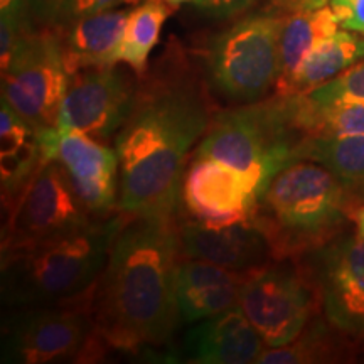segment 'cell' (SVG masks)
Listing matches in <instances>:
<instances>
[{
  "label": "cell",
  "mask_w": 364,
  "mask_h": 364,
  "mask_svg": "<svg viewBox=\"0 0 364 364\" xmlns=\"http://www.w3.org/2000/svg\"><path fill=\"white\" fill-rule=\"evenodd\" d=\"M339 26L364 36V0H329Z\"/></svg>",
  "instance_id": "29"
},
{
  "label": "cell",
  "mask_w": 364,
  "mask_h": 364,
  "mask_svg": "<svg viewBox=\"0 0 364 364\" xmlns=\"http://www.w3.org/2000/svg\"><path fill=\"white\" fill-rule=\"evenodd\" d=\"M136 86L139 81L118 63L73 73L56 129L78 130L113 144L134 107Z\"/></svg>",
  "instance_id": "11"
},
{
  "label": "cell",
  "mask_w": 364,
  "mask_h": 364,
  "mask_svg": "<svg viewBox=\"0 0 364 364\" xmlns=\"http://www.w3.org/2000/svg\"><path fill=\"white\" fill-rule=\"evenodd\" d=\"M338 344L331 339L326 329H304L302 334L290 344L282 348H267L258 363L297 364V363H324L339 358Z\"/></svg>",
  "instance_id": "26"
},
{
  "label": "cell",
  "mask_w": 364,
  "mask_h": 364,
  "mask_svg": "<svg viewBox=\"0 0 364 364\" xmlns=\"http://www.w3.org/2000/svg\"><path fill=\"white\" fill-rule=\"evenodd\" d=\"M257 0H193V6L216 19H226L247 12L252 9Z\"/></svg>",
  "instance_id": "30"
},
{
  "label": "cell",
  "mask_w": 364,
  "mask_h": 364,
  "mask_svg": "<svg viewBox=\"0 0 364 364\" xmlns=\"http://www.w3.org/2000/svg\"><path fill=\"white\" fill-rule=\"evenodd\" d=\"M327 2H329V0H318V6H321V7H324Z\"/></svg>",
  "instance_id": "35"
},
{
  "label": "cell",
  "mask_w": 364,
  "mask_h": 364,
  "mask_svg": "<svg viewBox=\"0 0 364 364\" xmlns=\"http://www.w3.org/2000/svg\"><path fill=\"white\" fill-rule=\"evenodd\" d=\"M351 213L348 193L327 167L295 161L260 196L255 221L270 241L275 260H284L302 258L338 238Z\"/></svg>",
  "instance_id": "4"
},
{
  "label": "cell",
  "mask_w": 364,
  "mask_h": 364,
  "mask_svg": "<svg viewBox=\"0 0 364 364\" xmlns=\"http://www.w3.org/2000/svg\"><path fill=\"white\" fill-rule=\"evenodd\" d=\"M43 162L39 130L27 124L6 100L0 103V181L2 208L9 213Z\"/></svg>",
  "instance_id": "19"
},
{
  "label": "cell",
  "mask_w": 364,
  "mask_h": 364,
  "mask_svg": "<svg viewBox=\"0 0 364 364\" xmlns=\"http://www.w3.org/2000/svg\"><path fill=\"white\" fill-rule=\"evenodd\" d=\"M186 356L198 364L258 363L268 348L240 306L203 318L186 336Z\"/></svg>",
  "instance_id": "16"
},
{
  "label": "cell",
  "mask_w": 364,
  "mask_h": 364,
  "mask_svg": "<svg viewBox=\"0 0 364 364\" xmlns=\"http://www.w3.org/2000/svg\"><path fill=\"white\" fill-rule=\"evenodd\" d=\"M306 136L295 122L294 97L273 95L218 110L193 156L216 159L238 171L260 199L273 177L297 161Z\"/></svg>",
  "instance_id": "5"
},
{
  "label": "cell",
  "mask_w": 364,
  "mask_h": 364,
  "mask_svg": "<svg viewBox=\"0 0 364 364\" xmlns=\"http://www.w3.org/2000/svg\"><path fill=\"white\" fill-rule=\"evenodd\" d=\"M91 299L93 289L65 302L9 309L2 318V363L93 361L102 356Z\"/></svg>",
  "instance_id": "7"
},
{
  "label": "cell",
  "mask_w": 364,
  "mask_h": 364,
  "mask_svg": "<svg viewBox=\"0 0 364 364\" xmlns=\"http://www.w3.org/2000/svg\"><path fill=\"white\" fill-rule=\"evenodd\" d=\"M321 295L300 258L273 260L252 272L241 287L238 306L268 348H282L302 334Z\"/></svg>",
  "instance_id": "8"
},
{
  "label": "cell",
  "mask_w": 364,
  "mask_h": 364,
  "mask_svg": "<svg viewBox=\"0 0 364 364\" xmlns=\"http://www.w3.org/2000/svg\"><path fill=\"white\" fill-rule=\"evenodd\" d=\"M174 7L164 0H145L127 17L124 38L118 46L117 63H124L142 78L147 73L149 56L161 38L162 27Z\"/></svg>",
  "instance_id": "23"
},
{
  "label": "cell",
  "mask_w": 364,
  "mask_h": 364,
  "mask_svg": "<svg viewBox=\"0 0 364 364\" xmlns=\"http://www.w3.org/2000/svg\"><path fill=\"white\" fill-rule=\"evenodd\" d=\"M127 218L117 211L33 247L2 253L4 307L44 306L88 294Z\"/></svg>",
  "instance_id": "3"
},
{
  "label": "cell",
  "mask_w": 364,
  "mask_h": 364,
  "mask_svg": "<svg viewBox=\"0 0 364 364\" xmlns=\"http://www.w3.org/2000/svg\"><path fill=\"white\" fill-rule=\"evenodd\" d=\"M297 161H314L338 177L353 211L364 204V135H309L297 149Z\"/></svg>",
  "instance_id": "20"
},
{
  "label": "cell",
  "mask_w": 364,
  "mask_h": 364,
  "mask_svg": "<svg viewBox=\"0 0 364 364\" xmlns=\"http://www.w3.org/2000/svg\"><path fill=\"white\" fill-rule=\"evenodd\" d=\"M177 215L129 216L93 287V321L105 351L142 353L167 344L179 327Z\"/></svg>",
  "instance_id": "2"
},
{
  "label": "cell",
  "mask_w": 364,
  "mask_h": 364,
  "mask_svg": "<svg viewBox=\"0 0 364 364\" xmlns=\"http://www.w3.org/2000/svg\"><path fill=\"white\" fill-rule=\"evenodd\" d=\"M297 100L300 107L309 112L364 105V61L354 63L327 83L299 95Z\"/></svg>",
  "instance_id": "24"
},
{
  "label": "cell",
  "mask_w": 364,
  "mask_h": 364,
  "mask_svg": "<svg viewBox=\"0 0 364 364\" xmlns=\"http://www.w3.org/2000/svg\"><path fill=\"white\" fill-rule=\"evenodd\" d=\"M258 199L238 171L216 159L198 157L188 162L181 186V208L191 220L211 226L252 221Z\"/></svg>",
  "instance_id": "14"
},
{
  "label": "cell",
  "mask_w": 364,
  "mask_h": 364,
  "mask_svg": "<svg viewBox=\"0 0 364 364\" xmlns=\"http://www.w3.org/2000/svg\"><path fill=\"white\" fill-rule=\"evenodd\" d=\"M43 159L65 167L73 188L93 216L118 211L120 161L117 149L78 130H39Z\"/></svg>",
  "instance_id": "12"
},
{
  "label": "cell",
  "mask_w": 364,
  "mask_h": 364,
  "mask_svg": "<svg viewBox=\"0 0 364 364\" xmlns=\"http://www.w3.org/2000/svg\"><path fill=\"white\" fill-rule=\"evenodd\" d=\"M327 322L351 339H364V238H334L312 252L307 265Z\"/></svg>",
  "instance_id": "13"
},
{
  "label": "cell",
  "mask_w": 364,
  "mask_h": 364,
  "mask_svg": "<svg viewBox=\"0 0 364 364\" xmlns=\"http://www.w3.org/2000/svg\"><path fill=\"white\" fill-rule=\"evenodd\" d=\"M361 56H364L363 39L351 34V31L344 29L327 36L307 53L292 80L289 81L285 90L279 93V97L306 95L317 86L336 78L354 63H358Z\"/></svg>",
  "instance_id": "21"
},
{
  "label": "cell",
  "mask_w": 364,
  "mask_h": 364,
  "mask_svg": "<svg viewBox=\"0 0 364 364\" xmlns=\"http://www.w3.org/2000/svg\"><path fill=\"white\" fill-rule=\"evenodd\" d=\"M71 75L56 29H29L2 71V100L36 130L56 129Z\"/></svg>",
  "instance_id": "9"
},
{
  "label": "cell",
  "mask_w": 364,
  "mask_h": 364,
  "mask_svg": "<svg viewBox=\"0 0 364 364\" xmlns=\"http://www.w3.org/2000/svg\"><path fill=\"white\" fill-rule=\"evenodd\" d=\"M339 27V21L331 6L292 12L285 17L280 36V76L275 95L285 90L314 46L327 36L338 33Z\"/></svg>",
  "instance_id": "22"
},
{
  "label": "cell",
  "mask_w": 364,
  "mask_h": 364,
  "mask_svg": "<svg viewBox=\"0 0 364 364\" xmlns=\"http://www.w3.org/2000/svg\"><path fill=\"white\" fill-rule=\"evenodd\" d=\"M248 275L181 255L176 268V297L181 318L194 324L236 307Z\"/></svg>",
  "instance_id": "17"
},
{
  "label": "cell",
  "mask_w": 364,
  "mask_h": 364,
  "mask_svg": "<svg viewBox=\"0 0 364 364\" xmlns=\"http://www.w3.org/2000/svg\"><path fill=\"white\" fill-rule=\"evenodd\" d=\"M351 221L356 225V233L364 238V204L358 206L351 213Z\"/></svg>",
  "instance_id": "33"
},
{
  "label": "cell",
  "mask_w": 364,
  "mask_h": 364,
  "mask_svg": "<svg viewBox=\"0 0 364 364\" xmlns=\"http://www.w3.org/2000/svg\"><path fill=\"white\" fill-rule=\"evenodd\" d=\"M295 122L309 135H364V105L329 108L322 112L304 110L294 97Z\"/></svg>",
  "instance_id": "25"
},
{
  "label": "cell",
  "mask_w": 364,
  "mask_h": 364,
  "mask_svg": "<svg viewBox=\"0 0 364 364\" xmlns=\"http://www.w3.org/2000/svg\"><path fill=\"white\" fill-rule=\"evenodd\" d=\"M284 16L258 14L223 31L204 53V80L226 102H260L280 76Z\"/></svg>",
  "instance_id": "6"
},
{
  "label": "cell",
  "mask_w": 364,
  "mask_h": 364,
  "mask_svg": "<svg viewBox=\"0 0 364 364\" xmlns=\"http://www.w3.org/2000/svg\"><path fill=\"white\" fill-rule=\"evenodd\" d=\"M95 218L76 194L65 167L54 159H43L4 220L2 253L78 230Z\"/></svg>",
  "instance_id": "10"
},
{
  "label": "cell",
  "mask_w": 364,
  "mask_h": 364,
  "mask_svg": "<svg viewBox=\"0 0 364 364\" xmlns=\"http://www.w3.org/2000/svg\"><path fill=\"white\" fill-rule=\"evenodd\" d=\"M68 0H26L27 19L33 29H56Z\"/></svg>",
  "instance_id": "27"
},
{
  "label": "cell",
  "mask_w": 364,
  "mask_h": 364,
  "mask_svg": "<svg viewBox=\"0 0 364 364\" xmlns=\"http://www.w3.org/2000/svg\"><path fill=\"white\" fill-rule=\"evenodd\" d=\"M0 14H26V0H0Z\"/></svg>",
  "instance_id": "32"
},
{
  "label": "cell",
  "mask_w": 364,
  "mask_h": 364,
  "mask_svg": "<svg viewBox=\"0 0 364 364\" xmlns=\"http://www.w3.org/2000/svg\"><path fill=\"white\" fill-rule=\"evenodd\" d=\"M216 112L206 80L179 49L139 78L134 107L113 142L120 161L118 211L179 215L189 156Z\"/></svg>",
  "instance_id": "1"
},
{
  "label": "cell",
  "mask_w": 364,
  "mask_h": 364,
  "mask_svg": "<svg viewBox=\"0 0 364 364\" xmlns=\"http://www.w3.org/2000/svg\"><path fill=\"white\" fill-rule=\"evenodd\" d=\"M181 255L196 260L211 262L228 270L252 273L275 260L267 235L252 221L230 226L203 225L177 215Z\"/></svg>",
  "instance_id": "15"
},
{
  "label": "cell",
  "mask_w": 364,
  "mask_h": 364,
  "mask_svg": "<svg viewBox=\"0 0 364 364\" xmlns=\"http://www.w3.org/2000/svg\"><path fill=\"white\" fill-rule=\"evenodd\" d=\"M272 6L282 11L299 12V11H311L318 9V0H272Z\"/></svg>",
  "instance_id": "31"
},
{
  "label": "cell",
  "mask_w": 364,
  "mask_h": 364,
  "mask_svg": "<svg viewBox=\"0 0 364 364\" xmlns=\"http://www.w3.org/2000/svg\"><path fill=\"white\" fill-rule=\"evenodd\" d=\"M363 44H364V38H363Z\"/></svg>",
  "instance_id": "36"
},
{
  "label": "cell",
  "mask_w": 364,
  "mask_h": 364,
  "mask_svg": "<svg viewBox=\"0 0 364 364\" xmlns=\"http://www.w3.org/2000/svg\"><path fill=\"white\" fill-rule=\"evenodd\" d=\"M140 2H142V0H68L65 12H63L61 24L59 26L75 19H80V17L112 11V9H117L120 6H136V4Z\"/></svg>",
  "instance_id": "28"
},
{
  "label": "cell",
  "mask_w": 364,
  "mask_h": 364,
  "mask_svg": "<svg viewBox=\"0 0 364 364\" xmlns=\"http://www.w3.org/2000/svg\"><path fill=\"white\" fill-rule=\"evenodd\" d=\"M164 2H167V4H169L171 7L177 9L179 6H182V4H186V2H193V0H164Z\"/></svg>",
  "instance_id": "34"
},
{
  "label": "cell",
  "mask_w": 364,
  "mask_h": 364,
  "mask_svg": "<svg viewBox=\"0 0 364 364\" xmlns=\"http://www.w3.org/2000/svg\"><path fill=\"white\" fill-rule=\"evenodd\" d=\"M127 9H112L85 16L56 27L70 75L93 66L117 65L118 46L124 38Z\"/></svg>",
  "instance_id": "18"
}]
</instances>
